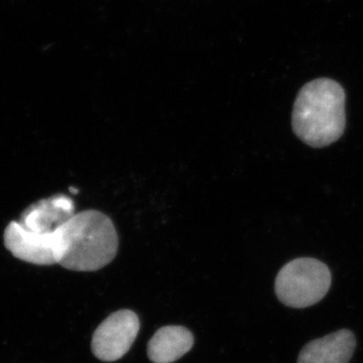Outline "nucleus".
Here are the masks:
<instances>
[{"mask_svg":"<svg viewBox=\"0 0 363 363\" xmlns=\"http://www.w3.org/2000/svg\"><path fill=\"white\" fill-rule=\"evenodd\" d=\"M345 98L342 86L331 79L307 83L294 104L295 135L316 149L337 142L345 130Z\"/></svg>","mask_w":363,"mask_h":363,"instance_id":"obj_1","label":"nucleus"},{"mask_svg":"<svg viewBox=\"0 0 363 363\" xmlns=\"http://www.w3.org/2000/svg\"><path fill=\"white\" fill-rule=\"evenodd\" d=\"M58 234L59 264L70 271H98L111 264L118 250L113 222L97 210L75 213Z\"/></svg>","mask_w":363,"mask_h":363,"instance_id":"obj_2","label":"nucleus"},{"mask_svg":"<svg viewBox=\"0 0 363 363\" xmlns=\"http://www.w3.org/2000/svg\"><path fill=\"white\" fill-rule=\"evenodd\" d=\"M193 343L192 333L185 327H162L147 344V355L154 363H173L188 353Z\"/></svg>","mask_w":363,"mask_h":363,"instance_id":"obj_8","label":"nucleus"},{"mask_svg":"<svg viewBox=\"0 0 363 363\" xmlns=\"http://www.w3.org/2000/svg\"><path fill=\"white\" fill-rule=\"evenodd\" d=\"M59 230V229H58ZM58 230L39 234L13 221L4 231V245L16 259L37 266H52L60 262Z\"/></svg>","mask_w":363,"mask_h":363,"instance_id":"obj_5","label":"nucleus"},{"mask_svg":"<svg viewBox=\"0 0 363 363\" xmlns=\"http://www.w3.org/2000/svg\"><path fill=\"white\" fill-rule=\"evenodd\" d=\"M357 348V338L350 329H341L314 339L301 350L298 363H350Z\"/></svg>","mask_w":363,"mask_h":363,"instance_id":"obj_7","label":"nucleus"},{"mask_svg":"<svg viewBox=\"0 0 363 363\" xmlns=\"http://www.w3.org/2000/svg\"><path fill=\"white\" fill-rule=\"evenodd\" d=\"M331 283V272L326 264L312 257H300L281 267L274 291L286 307L304 309L324 298Z\"/></svg>","mask_w":363,"mask_h":363,"instance_id":"obj_3","label":"nucleus"},{"mask_svg":"<svg viewBox=\"0 0 363 363\" xmlns=\"http://www.w3.org/2000/svg\"><path fill=\"white\" fill-rule=\"evenodd\" d=\"M75 215V205L69 196L55 195L30 205L21 215L20 224L32 233H56Z\"/></svg>","mask_w":363,"mask_h":363,"instance_id":"obj_6","label":"nucleus"},{"mask_svg":"<svg viewBox=\"0 0 363 363\" xmlns=\"http://www.w3.org/2000/svg\"><path fill=\"white\" fill-rule=\"evenodd\" d=\"M140 331L138 315L130 310H121L106 318L93 334V354L105 362L123 357L135 342Z\"/></svg>","mask_w":363,"mask_h":363,"instance_id":"obj_4","label":"nucleus"}]
</instances>
